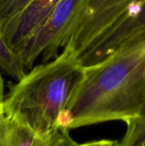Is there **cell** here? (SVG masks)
Returning <instances> with one entry per match:
<instances>
[{
    "mask_svg": "<svg viewBox=\"0 0 145 146\" xmlns=\"http://www.w3.org/2000/svg\"><path fill=\"white\" fill-rule=\"evenodd\" d=\"M144 90L145 33L102 61L85 66L63 126L72 130L108 121L128 124L141 117Z\"/></svg>",
    "mask_w": 145,
    "mask_h": 146,
    "instance_id": "1",
    "label": "cell"
},
{
    "mask_svg": "<svg viewBox=\"0 0 145 146\" xmlns=\"http://www.w3.org/2000/svg\"><path fill=\"white\" fill-rule=\"evenodd\" d=\"M84 74L77 55L63 47L57 56L33 66L16 83L9 84L3 112L38 131L68 130L63 127V117Z\"/></svg>",
    "mask_w": 145,
    "mask_h": 146,
    "instance_id": "2",
    "label": "cell"
},
{
    "mask_svg": "<svg viewBox=\"0 0 145 146\" xmlns=\"http://www.w3.org/2000/svg\"><path fill=\"white\" fill-rule=\"evenodd\" d=\"M88 0H60L39 27L21 44L17 53L27 70L41 57L47 62L70 40Z\"/></svg>",
    "mask_w": 145,
    "mask_h": 146,
    "instance_id": "3",
    "label": "cell"
},
{
    "mask_svg": "<svg viewBox=\"0 0 145 146\" xmlns=\"http://www.w3.org/2000/svg\"><path fill=\"white\" fill-rule=\"evenodd\" d=\"M138 0H88L70 40V48L80 60Z\"/></svg>",
    "mask_w": 145,
    "mask_h": 146,
    "instance_id": "4",
    "label": "cell"
},
{
    "mask_svg": "<svg viewBox=\"0 0 145 146\" xmlns=\"http://www.w3.org/2000/svg\"><path fill=\"white\" fill-rule=\"evenodd\" d=\"M145 33V0H138L80 59L84 66L95 64L121 44Z\"/></svg>",
    "mask_w": 145,
    "mask_h": 146,
    "instance_id": "5",
    "label": "cell"
},
{
    "mask_svg": "<svg viewBox=\"0 0 145 146\" xmlns=\"http://www.w3.org/2000/svg\"><path fill=\"white\" fill-rule=\"evenodd\" d=\"M78 144L69 130L38 131L10 114L0 115V146H71Z\"/></svg>",
    "mask_w": 145,
    "mask_h": 146,
    "instance_id": "6",
    "label": "cell"
},
{
    "mask_svg": "<svg viewBox=\"0 0 145 146\" xmlns=\"http://www.w3.org/2000/svg\"><path fill=\"white\" fill-rule=\"evenodd\" d=\"M60 0H29L16 14L0 23L8 44L17 52L39 27Z\"/></svg>",
    "mask_w": 145,
    "mask_h": 146,
    "instance_id": "7",
    "label": "cell"
},
{
    "mask_svg": "<svg viewBox=\"0 0 145 146\" xmlns=\"http://www.w3.org/2000/svg\"><path fill=\"white\" fill-rule=\"evenodd\" d=\"M0 68L16 80L23 77L26 72L18 53L6 41L0 26Z\"/></svg>",
    "mask_w": 145,
    "mask_h": 146,
    "instance_id": "8",
    "label": "cell"
},
{
    "mask_svg": "<svg viewBox=\"0 0 145 146\" xmlns=\"http://www.w3.org/2000/svg\"><path fill=\"white\" fill-rule=\"evenodd\" d=\"M118 145L145 146V117L126 124V131Z\"/></svg>",
    "mask_w": 145,
    "mask_h": 146,
    "instance_id": "9",
    "label": "cell"
},
{
    "mask_svg": "<svg viewBox=\"0 0 145 146\" xmlns=\"http://www.w3.org/2000/svg\"><path fill=\"white\" fill-rule=\"evenodd\" d=\"M29 0H0V23L21 9Z\"/></svg>",
    "mask_w": 145,
    "mask_h": 146,
    "instance_id": "10",
    "label": "cell"
},
{
    "mask_svg": "<svg viewBox=\"0 0 145 146\" xmlns=\"http://www.w3.org/2000/svg\"><path fill=\"white\" fill-rule=\"evenodd\" d=\"M5 92H4V80L0 74V115L3 111V102L5 98Z\"/></svg>",
    "mask_w": 145,
    "mask_h": 146,
    "instance_id": "11",
    "label": "cell"
},
{
    "mask_svg": "<svg viewBox=\"0 0 145 146\" xmlns=\"http://www.w3.org/2000/svg\"><path fill=\"white\" fill-rule=\"evenodd\" d=\"M145 117V90H144V104H143V110H142V115L141 117ZM139 119V118H138Z\"/></svg>",
    "mask_w": 145,
    "mask_h": 146,
    "instance_id": "12",
    "label": "cell"
}]
</instances>
